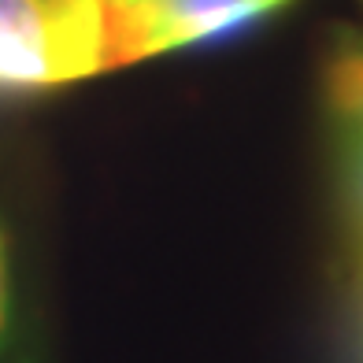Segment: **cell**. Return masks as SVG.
<instances>
[{
  "instance_id": "3",
  "label": "cell",
  "mask_w": 363,
  "mask_h": 363,
  "mask_svg": "<svg viewBox=\"0 0 363 363\" xmlns=\"http://www.w3.org/2000/svg\"><path fill=\"white\" fill-rule=\"evenodd\" d=\"M319 82L334 134H363V30H337L323 56Z\"/></svg>"
},
{
  "instance_id": "5",
  "label": "cell",
  "mask_w": 363,
  "mask_h": 363,
  "mask_svg": "<svg viewBox=\"0 0 363 363\" xmlns=\"http://www.w3.org/2000/svg\"><path fill=\"white\" fill-rule=\"evenodd\" d=\"M8 311H11V289H8V252H4V234H0V349L8 337Z\"/></svg>"
},
{
  "instance_id": "1",
  "label": "cell",
  "mask_w": 363,
  "mask_h": 363,
  "mask_svg": "<svg viewBox=\"0 0 363 363\" xmlns=\"http://www.w3.org/2000/svg\"><path fill=\"white\" fill-rule=\"evenodd\" d=\"M108 71L104 0H0V93L52 89Z\"/></svg>"
},
{
  "instance_id": "2",
  "label": "cell",
  "mask_w": 363,
  "mask_h": 363,
  "mask_svg": "<svg viewBox=\"0 0 363 363\" xmlns=\"http://www.w3.org/2000/svg\"><path fill=\"white\" fill-rule=\"evenodd\" d=\"M108 71L182 52L245 30L293 0H104Z\"/></svg>"
},
{
  "instance_id": "4",
  "label": "cell",
  "mask_w": 363,
  "mask_h": 363,
  "mask_svg": "<svg viewBox=\"0 0 363 363\" xmlns=\"http://www.w3.org/2000/svg\"><path fill=\"white\" fill-rule=\"evenodd\" d=\"M334 182L345 226L363 259V134H334Z\"/></svg>"
}]
</instances>
